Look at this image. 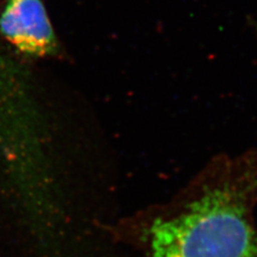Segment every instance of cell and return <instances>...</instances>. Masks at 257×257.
<instances>
[{
    "instance_id": "cell-1",
    "label": "cell",
    "mask_w": 257,
    "mask_h": 257,
    "mask_svg": "<svg viewBox=\"0 0 257 257\" xmlns=\"http://www.w3.org/2000/svg\"><path fill=\"white\" fill-rule=\"evenodd\" d=\"M257 156L240 159L197 195L151 219L141 232L146 257H257Z\"/></svg>"
},
{
    "instance_id": "cell-2",
    "label": "cell",
    "mask_w": 257,
    "mask_h": 257,
    "mask_svg": "<svg viewBox=\"0 0 257 257\" xmlns=\"http://www.w3.org/2000/svg\"><path fill=\"white\" fill-rule=\"evenodd\" d=\"M0 30L13 45L27 54L43 56L56 45L41 0H10L0 18Z\"/></svg>"
}]
</instances>
